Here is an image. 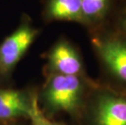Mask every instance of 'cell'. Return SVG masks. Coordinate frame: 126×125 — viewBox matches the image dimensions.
<instances>
[{
  "mask_svg": "<svg viewBox=\"0 0 126 125\" xmlns=\"http://www.w3.org/2000/svg\"><path fill=\"white\" fill-rule=\"evenodd\" d=\"M94 81L90 76L46 75L43 83L37 86V105L47 118L55 119L59 115H67L77 125Z\"/></svg>",
  "mask_w": 126,
  "mask_h": 125,
  "instance_id": "obj_1",
  "label": "cell"
},
{
  "mask_svg": "<svg viewBox=\"0 0 126 125\" xmlns=\"http://www.w3.org/2000/svg\"><path fill=\"white\" fill-rule=\"evenodd\" d=\"M88 34L100 70L98 81L126 94V36L109 25Z\"/></svg>",
  "mask_w": 126,
  "mask_h": 125,
  "instance_id": "obj_2",
  "label": "cell"
},
{
  "mask_svg": "<svg viewBox=\"0 0 126 125\" xmlns=\"http://www.w3.org/2000/svg\"><path fill=\"white\" fill-rule=\"evenodd\" d=\"M77 125H126V94L95 80Z\"/></svg>",
  "mask_w": 126,
  "mask_h": 125,
  "instance_id": "obj_3",
  "label": "cell"
},
{
  "mask_svg": "<svg viewBox=\"0 0 126 125\" xmlns=\"http://www.w3.org/2000/svg\"><path fill=\"white\" fill-rule=\"evenodd\" d=\"M41 32L30 15L25 12L21 14L16 28L0 42V86L12 84L13 74L17 65Z\"/></svg>",
  "mask_w": 126,
  "mask_h": 125,
  "instance_id": "obj_4",
  "label": "cell"
},
{
  "mask_svg": "<svg viewBox=\"0 0 126 125\" xmlns=\"http://www.w3.org/2000/svg\"><path fill=\"white\" fill-rule=\"evenodd\" d=\"M42 57L46 61L42 68L43 76L59 74L90 76L79 47L65 36L60 37Z\"/></svg>",
  "mask_w": 126,
  "mask_h": 125,
  "instance_id": "obj_5",
  "label": "cell"
},
{
  "mask_svg": "<svg viewBox=\"0 0 126 125\" xmlns=\"http://www.w3.org/2000/svg\"><path fill=\"white\" fill-rule=\"evenodd\" d=\"M37 86H0V123L29 120L37 101Z\"/></svg>",
  "mask_w": 126,
  "mask_h": 125,
  "instance_id": "obj_6",
  "label": "cell"
},
{
  "mask_svg": "<svg viewBox=\"0 0 126 125\" xmlns=\"http://www.w3.org/2000/svg\"><path fill=\"white\" fill-rule=\"evenodd\" d=\"M41 15L47 25L63 21L81 25V0H43Z\"/></svg>",
  "mask_w": 126,
  "mask_h": 125,
  "instance_id": "obj_7",
  "label": "cell"
},
{
  "mask_svg": "<svg viewBox=\"0 0 126 125\" xmlns=\"http://www.w3.org/2000/svg\"><path fill=\"white\" fill-rule=\"evenodd\" d=\"M117 0H81V26L87 33L108 25Z\"/></svg>",
  "mask_w": 126,
  "mask_h": 125,
  "instance_id": "obj_8",
  "label": "cell"
},
{
  "mask_svg": "<svg viewBox=\"0 0 126 125\" xmlns=\"http://www.w3.org/2000/svg\"><path fill=\"white\" fill-rule=\"evenodd\" d=\"M108 25L126 36V0H117Z\"/></svg>",
  "mask_w": 126,
  "mask_h": 125,
  "instance_id": "obj_9",
  "label": "cell"
},
{
  "mask_svg": "<svg viewBox=\"0 0 126 125\" xmlns=\"http://www.w3.org/2000/svg\"><path fill=\"white\" fill-rule=\"evenodd\" d=\"M29 122L31 125H68L64 122L57 121L55 119H49L45 116L37 105V101L34 103L33 111L29 118Z\"/></svg>",
  "mask_w": 126,
  "mask_h": 125,
  "instance_id": "obj_10",
  "label": "cell"
},
{
  "mask_svg": "<svg viewBox=\"0 0 126 125\" xmlns=\"http://www.w3.org/2000/svg\"><path fill=\"white\" fill-rule=\"evenodd\" d=\"M2 125H31L29 120H18V121H13L6 123Z\"/></svg>",
  "mask_w": 126,
  "mask_h": 125,
  "instance_id": "obj_11",
  "label": "cell"
},
{
  "mask_svg": "<svg viewBox=\"0 0 126 125\" xmlns=\"http://www.w3.org/2000/svg\"><path fill=\"white\" fill-rule=\"evenodd\" d=\"M2 124H4L3 123H0V125H2Z\"/></svg>",
  "mask_w": 126,
  "mask_h": 125,
  "instance_id": "obj_12",
  "label": "cell"
}]
</instances>
